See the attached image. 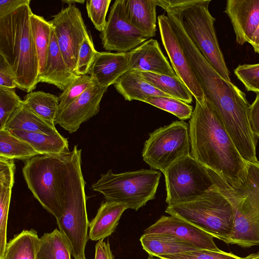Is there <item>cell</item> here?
I'll return each mask as SVG.
<instances>
[{
  "label": "cell",
  "instance_id": "cell-10",
  "mask_svg": "<svg viewBox=\"0 0 259 259\" xmlns=\"http://www.w3.org/2000/svg\"><path fill=\"white\" fill-rule=\"evenodd\" d=\"M210 1L201 0L185 10L183 12V25L194 45L211 66L225 79L231 81L216 35L215 18L208 10Z\"/></svg>",
  "mask_w": 259,
  "mask_h": 259
},
{
  "label": "cell",
  "instance_id": "cell-38",
  "mask_svg": "<svg viewBox=\"0 0 259 259\" xmlns=\"http://www.w3.org/2000/svg\"><path fill=\"white\" fill-rule=\"evenodd\" d=\"M234 72L247 91L259 93V63L239 65Z\"/></svg>",
  "mask_w": 259,
  "mask_h": 259
},
{
  "label": "cell",
  "instance_id": "cell-4",
  "mask_svg": "<svg viewBox=\"0 0 259 259\" xmlns=\"http://www.w3.org/2000/svg\"><path fill=\"white\" fill-rule=\"evenodd\" d=\"M85 182L81 170V149L75 145L67 154L61 190L63 213L57 220L59 230L67 241L75 259L85 258L89 239Z\"/></svg>",
  "mask_w": 259,
  "mask_h": 259
},
{
  "label": "cell",
  "instance_id": "cell-29",
  "mask_svg": "<svg viewBox=\"0 0 259 259\" xmlns=\"http://www.w3.org/2000/svg\"><path fill=\"white\" fill-rule=\"evenodd\" d=\"M138 72L147 82L169 97L188 104L192 102V94L177 75L172 76L149 72Z\"/></svg>",
  "mask_w": 259,
  "mask_h": 259
},
{
  "label": "cell",
  "instance_id": "cell-28",
  "mask_svg": "<svg viewBox=\"0 0 259 259\" xmlns=\"http://www.w3.org/2000/svg\"><path fill=\"white\" fill-rule=\"evenodd\" d=\"M40 243L36 231L23 230L7 242L1 259H37Z\"/></svg>",
  "mask_w": 259,
  "mask_h": 259
},
{
  "label": "cell",
  "instance_id": "cell-3",
  "mask_svg": "<svg viewBox=\"0 0 259 259\" xmlns=\"http://www.w3.org/2000/svg\"><path fill=\"white\" fill-rule=\"evenodd\" d=\"M29 4L0 17V56L9 66L17 88L28 93L38 83L39 64L32 34Z\"/></svg>",
  "mask_w": 259,
  "mask_h": 259
},
{
  "label": "cell",
  "instance_id": "cell-18",
  "mask_svg": "<svg viewBox=\"0 0 259 259\" xmlns=\"http://www.w3.org/2000/svg\"><path fill=\"white\" fill-rule=\"evenodd\" d=\"M128 54L130 70L172 76L177 75L156 39L147 40L128 52Z\"/></svg>",
  "mask_w": 259,
  "mask_h": 259
},
{
  "label": "cell",
  "instance_id": "cell-46",
  "mask_svg": "<svg viewBox=\"0 0 259 259\" xmlns=\"http://www.w3.org/2000/svg\"><path fill=\"white\" fill-rule=\"evenodd\" d=\"M254 51L259 54V24L249 42Z\"/></svg>",
  "mask_w": 259,
  "mask_h": 259
},
{
  "label": "cell",
  "instance_id": "cell-49",
  "mask_svg": "<svg viewBox=\"0 0 259 259\" xmlns=\"http://www.w3.org/2000/svg\"><path fill=\"white\" fill-rule=\"evenodd\" d=\"M80 259H86V258L85 257V258H80Z\"/></svg>",
  "mask_w": 259,
  "mask_h": 259
},
{
  "label": "cell",
  "instance_id": "cell-11",
  "mask_svg": "<svg viewBox=\"0 0 259 259\" xmlns=\"http://www.w3.org/2000/svg\"><path fill=\"white\" fill-rule=\"evenodd\" d=\"M208 171L220 192L231 204L234 222L259 227V161L247 162L245 180L236 187L229 186L217 174Z\"/></svg>",
  "mask_w": 259,
  "mask_h": 259
},
{
  "label": "cell",
  "instance_id": "cell-7",
  "mask_svg": "<svg viewBox=\"0 0 259 259\" xmlns=\"http://www.w3.org/2000/svg\"><path fill=\"white\" fill-rule=\"evenodd\" d=\"M161 172L155 169L114 174L109 169L92 186L106 201L121 203L138 210L155 197Z\"/></svg>",
  "mask_w": 259,
  "mask_h": 259
},
{
  "label": "cell",
  "instance_id": "cell-20",
  "mask_svg": "<svg viewBox=\"0 0 259 259\" xmlns=\"http://www.w3.org/2000/svg\"><path fill=\"white\" fill-rule=\"evenodd\" d=\"M78 77L67 67L60 51L53 27L45 67L43 73L38 76V83L53 84L63 91Z\"/></svg>",
  "mask_w": 259,
  "mask_h": 259
},
{
  "label": "cell",
  "instance_id": "cell-12",
  "mask_svg": "<svg viewBox=\"0 0 259 259\" xmlns=\"http://www.w3.org/2000/svg\"><path fill=\"white\" fill-rule=\"evenodd\" d=\"M50 22L67 67L76 74L79 48L83 40L90 35L80 10L75 5H68L54 15Z\"/></svg>",
  "mask_w": 259,
  "mask_h": 259
},
{
  "label": "cell",
  "instance_id": "cell-16",
  "mask_svg": "<svg viewBox=\"0 0 259 259\" xmlns=\"http://www.w3.org/2000/svg\"><path fill=\"white\" fill-rule=\"evenodd\" d=\"M107 89L95 82L57 114L55 123L69 133L75 132L83 122L98 113L101 101Z\"/></svg>",
  "mask_w": 259,
  "mask_h": 259
},
{
  "label": "cell",
  "instance_id": "cell-33",
  "mask_svg": "<svg viewBox=\"0 0 259 259\" xmlns=\"http://www.w3.org/2000/svg\"><path fill=\"white\" fill-rule=\"evenodd\" d=\"M38 155L30 145L8 130H0V157L27 161Z\"/></svg>",
  "mask_w": 259,
  "mask_h": 259
},
{
  "label": "cell",
  "instance_id": "cell-47",
  "mask_svg": "<svg viewBox=\"0 0 259 259\" xmlns=\"http://www.w3.org/2000/svg\"><path fill=\"white\" fill-rule=\"evenodd\" d=\"M62 2L64 3H66L68 5H75V3H79L80 4H83L85 2L84 1L80 0H62Z\"/></svg>",
  "mask_w": 259,
  "mask_h": 259
},
{
  "label": "cell",
  "instance_id": "cell-44",
  "mask_svg": "<svg viewBox=\"0 0 259 259\" xmlns=\"http://www.w3.org/2000/svg\"><path fill=\"white\" fill-rule=\"evenodd\" d=\"M95 259H114L108 240H101L95 246Z\"/></svg>",
  "mask_w": 259,
  "mask_h": 259
},
{
  "label": "cell",
  "instance_id": "cell-30",
  "mask_svg": "<svg viewBox=\"0 0 259 259\" xmlns=\"http://www.w3.org/2000/svg\"><path fill=\"white\" fill-rule=\"evenodd\" d=\"M23 103L36 114L55 125L59 110V97L42 91L31 92L25 96Z\"/></svg>",
  "mask_w": 259,
  "mask_h": 259
},
{
  "label": "cell",
  "instance_id": "cell-24",
  "mask_svg": "<svg viewBox=\"0 0 259 259\" xmlns=\"http://www.w3.org/2000/svg\"><path fill=\"white\" fill-rule=\"evenodd\" d=\"M125 100L144 102L150 96L169 97L147 82L138 71L130 70L121 76L113 84Z\"/></svg>",
  "mask_w": 259,
  "mask_h": 259
},
{
  "label": "cell",
  "instance_id": "cell-40",
  "mask_svg": "<svg viewBox=\"0 0 259 259\" xmlns=\"http://www.w3.org/2000/svg\"><path fill=\"white\" fill-rule=\"evenodd\" d=\"M97 53L89 35L83 40L79 48L75 71L77 75L88 74Z\"/></svg>",
  "mask_w": 259,
  "mask_h": 259
},
{
  "label": "cell",
  "instance_id": "cell-42",
  "mask_svg": "<svg viewBox=\"0 0 259 259\" xmlns=\"http://www.w3.org/2000/svg\"><path fill=\"white\" fill-rule=\"evenodd\" d=\"M248 118L251 131L256 138H259V93L250 105L248 110Z\"/></svg>",
  "mask_w": 259,
  "mask_h": 259
},
{
  "label": "cell",
  "instance_id": "cell-1",
  "mask_svg": "<svg viewBox=\"0 0 259 259\" xmlns=\"http://www.w3.org/2000/svg\"><path fill=\"white\" fill-rule=\"evenodd\" d=\"M177 35L205 97L217 111L241 157L246 161L255 159L257 138L250 127V105L246 95L216 71L185 30L179 31Z\"/></svg>",
  "mask_w": 259,
  "mask_h": 259
},
{
  "label": "cell",
  "instance_id": "cell-8",
  "mask_svg": "<svg viewBox=\"0 0 259 259\" xmlns=\"http://www.w3.org/2000/svg\"><path fill=\"white\" fill-rule=\"evenodd\" d=\"M163 174L168 205L194 201L215 186L208 169L191 155L172 163Z\"/></svg>",
  "mask_w": 259,
  "mask_h": 259
},
{
  "label": "cell",
  "instance_id": "cell-34",
  "mask_svg": "<svg viewBox=\"0 0 259 259\" xmlns=\"http://www.w3.org/2000/svg\"><path fill=\"white\" fill-rule=\"evenodd\" d=\"M144 102L168 112L182 121L190 119L193 111L191 105L170 97L150 96Z\"/></svg>",
  "mask_w": 259,
  "mask_h": 259
},
{
  "label": "cell",
  "instance_id": "cell-45",
  "mask_svg": "<svg viewBox=\"0 0 259 259\" xmlns=\"http://www.w3.org/2000/svg\"><path fill=\"white\" fill-rule=\"evenodd\" d=\"M30 0H1L0 17L16 10L19 7L29 4Z\"/></svg>",
  "mask_w": 259,
  "mask_h": 259
},
{
  "label": "cell",
  "instance_id": "cell-48",
  "mask_svg": "<svg viewBox=\"0 0 259 259\" xmlns=\"http://www.w3.org/2000/svg\"><path fill=\"white\" fill-rule=\"evenodd\" d=\"M147 259H161V258H154L153 256L149 255Z\"/></svg>",
  "mask_w": 259,
  "mask_h": 259
},
{
  "label": "cell",
  "instance_id": "cell-27",
  "mask_svg": "<svg viewBox=\"0 0 259 259\" xmlns=\"http://www.w3.org/2000/svg\"><path fill=\"white\" fill-rule=\"evenodd\" d=\"M5 130H18L49 136L59 133L55 125L36 114L24 103L11 116Z\"/></svg>",
  "mask_w": 259,
  "mask_h": 259
},
{
  "label": "cell",
  "instance_id": "cell-41",
  "mask_svg": "<svg viewBox=\"0 0 259 259\" xmlns=\"http://www.w3.org/2000/svg\"><path fill=\"white\" fill-rule=\"evenodd\" d=\"M0 87L10 89L17 88V84L9 66L1 56H0Z\"/></svg>",
  "mask_w": 259,
  "mask_h": 259
},
{
  "label": "cell",
  "instance_id": "cell-32",
  "mask_svg": "<svg viewBox=\"0 0 259 259\" xmlns=\"http://www.w3.org/2000/svg\"><path fill=\"white\" fill-rule=\"evenodd\" d=\"M70 247L57 229L40 238L37 259H71Z\"/></svg>",
  "mask_w": 259,
  "mask_h": 259
},
{
  "label": "cell",
  "instance_id": "cell-36",
  "mask_svg": "<svg viewBox=\"0 0 259 259\" xmlns=\"http://www.w3.org/2000/svg\"><path fill=\"white\" fill-rule=\"evenodd\" d=\"M95 82L92 77L89 74L78 76L59 95L58 114L67 107L74 100Z\"/></svg>",
  "mask_w": 259,
  "mask_h": 259
},
{
  "label": "cell",
  "instance_id": "cell-43",
  "mask_svg": "<svg viewBox=\"0 0 259 259\" xmlns=\"http://www.w3.org/2000/svg\"><path fill=\"white\" fill-rule=\"evenodd\" d=\"M201 0H156L157 6L165 11L168 9H181L186 10L201 2Z\"/></svg>",
  "mask_w": 259,
  "mask_h": 259
},
{
  "label": "cell",
  "instance_id": "cell-39",
  "mask_svg": "<svg viewBox=\"0 0 259 259\" xmlns=\"http://www.w3.org/2000/svg\"><path fill=\"white\" fill-rule=\"evenodd\" d=\"M161 259H247L241 257L231 252L198 249L194 251L179 253L158 257Z\"/></svg>",
  "mask_w": 259,
  "mask_h": 259
},
{
  "label": "cell",
  "instance_id": "cell-37",
  "mask_svg": "<svg viewBox=\"0 0 259 259\" xmlns=\"http://www.w3.org/2000/svg\"><path fill=\"white\" fill-rule=\"evenodd\" d=\"M111 2V0H88L86 2L88 17L95 28L101 32L106 26V17Z\"/></svg>",
  "mask_w": 259,
  "mask_h": 259
},
{
  "label": "cell",
  "instance_id": "cell-21",
  "mask_svg": "<svg viewBox=\"0 0 259 259\" xmlns=\"http://www.w3.org/2000/svg\"><path fill=\"white\" fill-rule=\"evenodd\" d=\"M127 209L124 204L105 201L90 222L89 238L92 241L104 240L115 230L123 212Z\"/></svg>",
  "mask_w": 259,
  "mask_h": 259
},
{
  "label": "cell",
  "instance_id": "cell-14",
  "mask_svg": "<svg viewBox=\"0 0 259 259\" xmlns=\"http://www.w3.org/2000/svg\"><path fill=\"white\" fill-rule=\"evenodd\" d=\"M157 22L162 43L176 75L189 89L195 101L203 103L205 95L188 61L170 21L164 14L159 15Z\"/></svg>",
  "mask_w": 259,
  "mask_h": 259
},
{
  "label": "cell",
  "instance_id": "cell-35",
  "mask_svg": "<svg viewBox=\"0 0 259 259\" xmlns=\"http://www.w3.org/2000/svg\"><path fill=\"white\" fill-rule=\"evenodd\" d=\"M23 104L14 89L0 87V130L5 129L11 116Z\"/></svg>",
  "mask_w": 259,
  "mask_h": 259
},
{
  "label": "cell",
  "instance_id": "cell-23",
  "mask_svg": "<svg viewBox=\"0 0 259 259\" xmlns=\"http://www.w3.org/2000/svg\"><path fill=\"white\" fill-rule=\"evenodd\" d=\"M156 0H125V10L131 24L150 38L155 35Z\"/></svg>",
  "mask_w": 259,
  "mask_h": 259
},
{
  "label": "cell",
  "instance_id": "cell-5",
  "mask_svg": "<svg viewBox=\"0 0 259 259\" xmlns=\"http://www.w3.org/2000/svg\"><path fill=\"white\" fill-rule=\"evenodd\" d=\"M165 212L189 222L225 242L232 231L234 210L215 184L194 201L168 205Z\"/></svg>",
  "mask_w": 259,
  "mask_h": 259
},
{
  "label": "cell",
  "instance_id": "cell-6",
  "mask_svg": "<svg viewBox=\"0 0 259 259\" xmlns=\"http://www.w3.org/2000/svg\"><path fill=\"white\" fill-rule=\"evenodd\" d=\"M67 154L38 155L26 161L22 168L28 189L56 220L63 213L61 185Z\"/></svg>",
  "mask_w": 259,
  "mask_h": 259
},
{
  "label": "cell",
  "instance_id": "cell-15",
  "mask_svg": "<svg viewBox=\"0 0 259 259\" xmlns=\"http://www.w3.org/2000/svg\"><path fill=\"white\" fill-rule=\"evenodd\" d=\"M146 234L170 235L187 242L199 249L220 251L214 237L179 217L162 215L154 224L144 230Z\"/></svg>",
  "mask_w": 259,
  "mask_h": 259
},
{
  "label": "cell",
  "instance_id": "cell-2",
  "mask_svg": "<svg viewBox=\"0 0 259 259\" xmlns=\"http://www.w3.org/2000/svg\"><path fill=\"white\" fill-rule=\"evenodd\" d=\"M189 128L190 154L195 160L231 187H236L245 181L247 162L205 97L203 103L195 101Z\"/></svg>",
  "mask_w": 259,
  "mask_h": 259
},
{
  "label": "cell",
  "instance_id": "cell-22",
  "mask_svg": "<svg viewBox=\"0 0 259 259\" xmlns=\"http://www.w3.org/2000/svg\"><path fill=\"white\" fill-rule=\"evenodd\" d=\"M16 170L15 162L3 160L0 163V259L7 242V223L12 188Z\"/></svg>",
  "mask_w": 259,
  "mask_h": 259
},
{
  "label": "cell",
  "instance_id": "cell-17",
  "mask_svg": "<svg viewBox=\"0 0 259 259\" xmlns=\"http://www.w3.org/2000/svg\"><path fill=\"white\" fill-rule=\"evenodd\" d=\"M239 45L249 44L259 24V0H228L225 10Z\"/></svg>",
  "mask_w": 259,
  "mask_h": 259
},
{
  "label": "cell",
  "instance_id": "cell-19",
  "mask_svg": "<svg viewBox=\"0 0 259 259\" xmlns=\"http://www.w3.org/2000/svg\"><path fill=\"white\" fill-rule=\"evenodd\" d=\"M130 70L128 52H98L88 74L98 84L108 88Z\"/></svg>",
  "mask_w": 259,
  "mask_h": 259
},
{
  "label": "cell",
  "instance_id": "cell-25",
  "mask_svg": "<svg viewBox=\"0 0 259 259\" xmlns=\"http://www.w3.org/2000/svg\"><path fill=\"white\" fill-rule=\"evenodd\" d=\"M7 130L28 143L40 155L66 154L70 152L67 139L59 133L49 136L18 130Z\"/></svg>",
  "mask_w": 259,
  "mask_h": 259
},
{
  "label": "cell",
  "instance_id": "cell-13",
  "mask_svg": "<svg viewBox=\"0 0 259 259\" xmlns=\"http://www.w3.org/2000/svg\"><path fill=\"white\" fill-rule=\"evenodd\" d=\"M100 36L106 50L118 53L130 52L149 39L130 22L125 10V0L114 2Z\"/></svg>",
  "mask_w": 259,
  "mask_h": 259
},
{
  "label": "cell",
  "instance_id": "cell-26",
  "mask_svg": "<svg viewBox=\"0 0 259 259\" xmlns=\"http://www.w3.org/2000/svg\"><path fill=\"white\" fill-rule=\"evenodd\" d=\"M140 241L149 255L157 257L199 249L187 242L167 235L144 234Z\"/></svg>",
  "mask_w": 259,
  "mask_h": 259
},
{
  "label": "cell",
  "instance_id": "cell-31",
  "mask_svg": "<svg viewBox=\"0 0 259 259\" xmlns=\"http://www.w3.org/2000/svg\"><path fill=\"white\" fill-rule=\"evenodd\" d=\"M31 29L36 50L39 64V74L45 67L53 26L50 21L33 13L30 17Z\"/></svg>",
  "mask_w": 259,
  "mask_h": 259
},
{
  "label": "cell",
  "instance_id": "cell-9",
  "mask_svg": "<svg viewBox=\"0 0 259 259\" xmlns=\"http://www.w3.org/2000/svg\"><path fill=\"white\" fill-rule=\"evenodd\" d=\"M189 125L175 121L149 134L142 151L143 160L154 169L164 173L174 162L190 155Z\"/></svg>",
  "mask_w": 259,
  "mask_h": 259
}]
</instances>
